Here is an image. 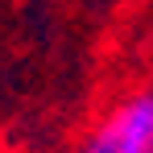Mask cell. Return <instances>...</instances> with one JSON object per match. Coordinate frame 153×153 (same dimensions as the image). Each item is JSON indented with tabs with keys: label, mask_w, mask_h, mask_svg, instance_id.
<instances>
[{
	"label": "cell",
	"mask_w": 153,
	"mask_h": 153,
	"mask_svg": "<svg viewBox=\"0 0 153 153\" xmlns=\"http://www.w3.org/2000/svg\"><path fill=\"white\" fill-rule=\"evenodd\" d=\"M75 153H153V91H137L103 112Z\"/></svg>",
	"instance_id": "cell-1"
}]
</instances>
